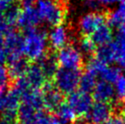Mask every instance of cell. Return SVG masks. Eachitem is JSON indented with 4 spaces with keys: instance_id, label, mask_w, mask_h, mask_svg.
<instances>
[{
    "instance_id": "obj_1",
    "label": "cell",
    "mask_w": 125,
    "mask_h": 124,
    "mask_svg": "<svg viewBox=\"0 0 125 124\" xmlns=\"http://www.w3.org/2000/svg\"><path fill=\"white\" fill-rule=\"evenodd\" d=\"M48 35L39 28L27 31L23 36L22 53L26 59L39 61L47 54L49 48Z\"/></svg>"
},
{
    "instance_id": "obj_2",
    "label": "cell",
    "mask_w": 125,
    "mask_h": 124,
    "mask_svg": "<svg viewBox=\"0 0 125 124\" xmlns=\"http://www.w3.org/2000/svg\"><path fill=\"white\" fill-rule=\"evenodd\" d=\"M36 8L40 20L49 26L62 25L66 17V8L60 0H41Z\"/></svg>"
},
{
    "instance_id": "obj_3",
    "label": "cell",
    "mask_w": 125,
    "mask_h": 124,
    "mask_svg": "<svg viewBox=\"0 0 125 124\" xmlns=\"http://www.w3.org/2000/svg\"><path fill=\"white\" fill-rule=\"evenodd\" d=\"M80 76V70L59 68L53 77L54 86L61 94L70 95L79 88Z\"/></svg>"
},
{
    "instance_id": "obj_4",
    "label": "cell",
    "mask_w": 125,
    "mask_h": 124,
    "mask_svg": "<svg viewBox=\"0 0 125 124\" xmlns=\"http://www.w3.org/2000/svg\"><path fill=\"white\" fill-rule=\"evenodd\" d=\"M56 59L59 68L80 70L83 63V54L78 48L68 45L58 51Z\"/></svg>"
},
{
    "instance_id": "obj_5",
    "label": "cell",
    "mask_w": 125,
    "mask_h": 124,
    "mask_svg": "<svg viewBox=\"0 0 125 124\" xmlns=\"http://www.w3.org/2000/svg\"><path fill=\"white\" fill-rule=\"evenodd\" d=\"M87 70L93 73L95 76L100 78L101 80L107 81L111 84H114L117 81V79L122 76L121 69L118 67L109 66L108 64L102 63L95 58L89 62Z\"/></svg>"
},
{
    "instance_id": "obj_6",
    "label": "cell",
    "mask_w": 125,
    "mask_h": 124,
    "mask_svg": "<svg viewBox=\"0 0 125 124\" xmlns=\"http://www.w3.org/2000/svg\"><path fill=\"white\" fill-rule=\"evenodd\" d=\"M67 101L76 116H86L93 104L92 97L89 93L83 92L80 90L70 94Z\"/></svg>"
},
{
    "instance_id": "obj_7",
    "label": "cell",
    "mask_w": 125,
    "mask_h": 124,
    "mask_svg": "<svg viewBox=\"0 0 125 124\" xmlns=\"http://www.w3.org/2000/svg\"><path fill=\"white\" fill-rule=\"evenodd\" d=\"M106 17L101 12H89L80 17L79 28L84 36H91L98 28L105 24Z\"/></svg>"
},
{
    "instance_id": "obj_8",
    "label": "cell",
    "mask_w": 125,
    "mask_h": 124,
    "mask_svg": "<svg viewBox=\"0 0 125 124\" xmlns=\"http://www.w3.org/2000/svg\"><path fill=\"white\" fill-rule=\"evenodd\" d=\"M41 20L36 7H34L33 5H28L24 6L22 9H20L17 25L21 29L27 32L37 28Z\"/></svg>"
},
{
    "instance_id": "obj_9",
    "label": "cell",
    "mask_w": 125,
    "mask_h": 124,
    "mask_svg": "<svg viewBox=\"0 0 125 124\" xmlns=\"http://www.w3.org/2000/svg\"><path fill=\"white\" fill-rule=\"evenodd\" d=\"M4 48L7 52V61L23 57V37L17 31L12 30L4 38Z\"/></svg>"
},
{
    "instance_id": "obj_10",
    "label": "cell",
    "mask_w": 125,
    "mask_h": 124,
    "mask_svg": "<svg viewBox=\"0 0 125 124\" xmlns=\"http://www.w3.org/2000/svg\"><path fill=\"white\" fill-rule=\"evenodd\" d=\"M86 118L90 124H106L111 118V108L108 103L95 102L89 110Z\"/></svg>"
},
{
    "instance_id": "obj_11",
    "label": "cell",
    "mask_w": 125,
    "mask_h": 124,
    "mask_svg": "<svg viewBox=\"0 0 125 124\" xmlns=\"http://www.w3.org/2000/svg\"><path fill=\"white\" fill-rule=\"evenodd\" d=\"M69 40H70V33L68 28L63 25L53 27L48 34L49 45L53 49L59 50L67 47L69 44Z\"/></svg>"
},
{
    "instance_id": "obj_12",
    "label": "cell",
    "mask_w": 125,
    "mask_h": 124,
    "mask_svg": "<svg viewBox=\"0 0 125 124\" xmlns=\"http://www.w3.org/2000/svg\"><path fill=\"white\" fill-rule=\"evenodd\" d=\"M25 81L27 82L28 87L32 90H39L40 88L44 87L47 84V77L44 74L38 63L32 64L28 66L27 72L23 77Z\"/></svg>"
},
{
    "instance_id": "obj_13",
    "label": "cell",
    "mask_w": 125,
    "mask_h": 124,
    "mask_svg": "<svg viewBox=\"0 0 125 124\" xmlns=\"http://www.w3.org/2000/svg\"><path fill=\"white\" fill-rule=\"evenodd\" d=\"M44 108L48 110H56L62 103V94L54 85L46 84L42 90Z\"/></svg>"
},
{
    "instance_id": "obj_14",
    "label": "cell",
    "mask_w": 125,
    "mask_h": 124,
    "mask_svg": "<svg viewBox=\"0 0 125 124\" xmlns=\"http://www.w3.org/2000/svg\"><path fill=\"white\" fill-rule=\"evenodd\" d=\"M115 96V90L113 84L107 81L100 79L97 81L96 86L92 90V99L95 100V102L108 103Z\"/></svg>"
},
{
    "instance_id": "obj_15",
    "label": "cell",
    "mask_w": 125,
    "mask_h": 124,
    "mask_svg": "<svg viewBox=\"0 0 125 124\" xmlns=\"http://www.w3.org/2000/svg\"><path fill=\"white\" fill-rule=\"evenodd\" d=\"M97 47L108 45L113 40V31L109 25H102L93 34L90 36Z\"/></svg>"
},
{
    "instance_id": "obj_16",
    "label": "cell",
    "mask_w": 125,
    "mask_h": 124,
    "mask_svg": "<svg viewBox=\"0 0 125 124\" xmlns=\"http://www.w3.org/2000/svg\"><path fill=\"white\" fill-rule=\"evenodd\" d=\"M28 63L24 57H20L18 59H12L8 61V74L11 78L18 79L25 76L28 69Z\"/></svg>"
},
{
    "instance_id": "obj_17",
    "label": "cell",
    "mask_w": 125,
    "mask_h": 124,
    "mask_svg": "<svg viewBox=\"0 0 125 124\" xmlns=\"http://www.w3.org/2000/svg\"><path fill=\"white\" fill-rule=\"evenodd\" d=\"M95 59L108 65H110L112 62H115L116 48L113 41L108 45L99 47L97 50L95 51Z\"/></svg>"
},
{
    "instance_id": "obj_18",
    "label": "cell",
    "mask_w": 125,
    "mask_h": 124,
    "mask_svg": "<svg viewBox=\"0 0 125 124\" xmlns=\"http://www.w3.org/2000/svg\"><path fill=\"white\" fill-rule=\"evenodd\" d=\"M47 78H53L57 70L59 69V64L56 57L46 55L41 60L38 62Z\"/></svg>"
},
{
    "instance_id": "obj_19",
    "label": "cell",
    "mask_w": 125,
    "mask_h": 124,
    "mask_svg": "<svg viewBox=\"0 0 125 124\" xmlns=\"http://www.w3.org/2000/svg\"><path fill=\"white\" fill-rule=\"evenodd\" d=\"M113 43L116 48L115 62L117 63L119 69H122L125 70V37L116 35Z\"/></svg>"
},
{
    "instance_id": "obj_20",
    "label": "cell",
    "mask_w": 125,
    "mask_h": 124,
    "mask_svg": "<svg viewBox=\"0 0 125 124\" xmlns=\"http://www.w3.org/2000/svg\"><path fill=\"white\" fill-rule=\"evenodd\" d=\"M96 83H97V77L90 71L86 70L80 76L79 88L80 90L90 94V92H92V90H94Z\"/></svg>"
},
{
    "instance_id": "obj_21",
    "label": "cell",
    "mask_w": 125,
    "mask_h": 124,
    "mask_svg": "<svg viewBox=\"0 0 125 124\" xmlns=\"http://www.w3.org/2000/svg\"><path fill=\"white\" fill-rule=\"evenodd\" d=\"M109 26L117 29L125 25V10L119 6L111 11L108 17Z\"/></svg>"
},
{
    "instance_id": "obj_22",
    "label": "cell",
    "mask_w": 125,
    "mask_h": 124,
    "mask_svg": "<svg viewBox=\"0 0 125 124\" xmlns=\"http://www.w3.org/2000/svg\"><path fill=\"white\" fill-rule=\"evenodd\" d=\"M56 111H57V117L67 124L72 122L77 117L75 112L73 111L68 103L62 102L59 105V107L56 110Z\"/></svg>"
},
{
    "instance_id": "obj_23",
    "label": "cell",
    "mask_w": 125,
    "mask_h": 124,
    "mask_svg": "<svg viewBox=\"0 0 125 124\" xmlns=\"http://www.w3.org/2000/svg\"><path fill=\"white\" fill-rule=\"evenodd\" d=\"M97 46L94 44L92 39L89 36H84L83 38H80V42H79V49L82 54H86V55H90L92 53H95L97 50Z\"/></svg>"
},
{
    "instance_id": "obj_24",
    "label": "cell",
    "mask_w": 125,
    "mask_h": 124,
    "mask_svg": "<svg viewBox=\"0 0 125 124\" xmlns=\"http://www.w3.org/2000/svg\"><path fill=\"white\" fill-rule=\"evenodd\" d=\"M51 116L45 113L43 110L39 111L33 118L24 124H49Z\"/></svg>"
},
{
    "instance_id": "obj_25",
    "label": "cell",
    "mask_w": 125,
    "mask_h": 124,
    "mask_svg": "<svg viewBox=\"0 0 125 124\" xmlns=\"http://www.w3.org/2000/svg\"><path fill=\"white\" fill-rule=\"evenodd\" d=\"M115 90V95L119 99L124 100L125 99V75H122L117 81L113 84Z\"/></svg>"
},
{
    "instance_id": "obj_26",
    "label": "cell",
    "mask_w": 125,
    "mask_h": 124,
    "mask_svg": "<svg viewBox=\"0 0 125 124\" xmlns=\"http://www.w3.org/2000/svg\"><path fill=\"white\" fill-rule=\"evenodd\" d=\"M9 74L7 68L3 65V63H0V89H3L7 85L9 80Z\"/></svg>"
},
{
    "instance_id": "obj_27",
    "label": "cell",
    "mask_w": 125,
    "mask_h": 124,
    "mask_svg": "<svg viewBox=\"0 0 125 124\" xmlns=\"http://www.w3.org/2000/svg\"><path fill=\"white\" fill-rule=\"evenodd\" d=\"M84 6L90 9V12H98L101 7V3L100 0H84Z\"/></svg>"
},
{
    "instance_id": "obj_28",
    "label": "cell",
    "mask_w": 125,
    "mask_h": 124,
    "mask_svg": "<svg viewBox=\"0 0 125 124\" xmlns=\"http://www.w3.org/2000/svg\"><path fill=\"white\" fill-rule=\"evenodd\" d=\"M106 124H125V118L122 116H113Z\"/></svg>"
},
{
    "instance_id": "obj_29",
    "label": "cell",
    "mask_w": 125,
    "mask_h": 124,
    "mask_svg": "<svg viewBox=\"0 0 125 124\" xmlns=\"http://www.w3.org/2000/svg\"><path fill=\"white\" fill-rule=\"evenodd\" d=\"M101 1V5H104V6H112L117 3H121L122 0H100Z\"/></svg>"
},
{
    "instance_id": "obj_30",
    "label": "cell",
    "mask_w": 125,
    "mask_h": 124,
    "mask_svg": "<svg viewBox=\"0 0 125 124\" xmlns=\"http://www.w3.org/2000/svg\"><path fill=\"white\" fill-rule=\"evenodd\" d=\"M49 124H67V123L62 121L60 119H59V118L57 117V116H51Z\"/></svg>"
},
{
    "instance_id": "obj_31",
    "label": "cell",
    "mask_w": 125,
    "mask_h": 124,
    "mask_svg": "<svg viewBox=\"0 0 125 124\" xmlns=\"http://www.w3.org/2000/svg\"><path fill=\"white\" fill-rule=\"evenodd\" d=\"M41 0H23V6H28V5H33L35 2H39Z\"/></svg>"
},
{
    "instance_id": "obj_32",
    "label": "cell",
    "mask_w": 125,
    "mask_h": 124,
    "mask_svg": "<svg viewBox=\"0 0 125 124\" xmlns=\"http://www.w3.org/2000/svg\"><path fill=\"white\" fill-rule=\"evenodd\" d=\"M120 7H122V8L125 10V0H122V1H121V3H120Z\"/></svg>"
},
{
    "instance_id": "obj_33",
    "label": "cell",
    "mask_w": 125,
    "mask_h": 124,
    "mask_svg": "<svg viewBox=\"0 0 125 124\" xmlns=\"http://www.w3.org/2000/svg\"><path fill=\"white\" fill-rule=\"evenodd\" d=\"M79 124H87V123H79Z\"/></svg>"
}]
</instances>
